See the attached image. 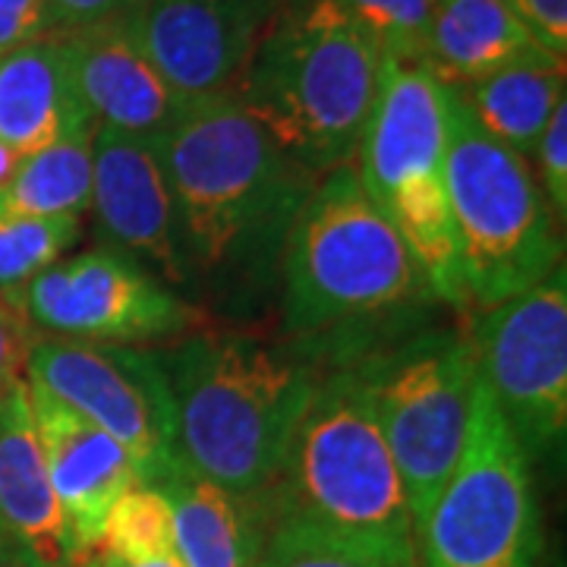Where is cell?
Masks as SVG:
<instances>
[{
    "label": "cell",
    "instance_id": "obj_1",
    "mask_svg": "<svg viewBox=\"0 0 567 567\" xmlns=\"http://www.w3.org/2000/svg\"><path fill=\"white\" fill-rule=\"evenodd\" d=\"M158 145L189 303L218 322L262 319L278 306L284 246L319 177L234 95L193 104Z\"/></svg>",
    "mask_w": 567,
    "mask_h": 567
},
{
    "label": "cell",
    "instance_id": "obj_2",
    "mask_svg": "<svg viewBox=\"0 0 567 567\" xmlns=\"http://www.w3.org/2000/svg\"><path fill=\"white\" fill-rule=\"evenodd\" d=\"M439 297L423 268L369 203L357 167L319 177L284 246L281 338L319 365L344 363L372 341L423 319Z\"/></svg>",
    "mask_w": 567,
    "mask_h": 567
},
{
    "label": "cell",
    "instance_id": "obj_3",
    "mask_svg": "<svg viewBox=\"0 0 567 567\" xmlns=\"http://www.w3.org/2000/svg\"><path fill=\"white\" fill-rule=\"evenodd\" d=\"M177 470L259 505L281 473L322 365L284 338L199 328L158 353Z\"/></svg>",
    "mask_w": 567,
    "mask_h": 567
},
{
    "label": "cell",
    "instance_id": "obj_4",
    "mask_svg": "<svg viewBox=\"0 0 567 567\" xmlns=\"http://www.w3.org/2000/svg\"><path fill=\"white\" fill-rule=\"evenodd\" d=\"M385 61L379 41L331 0H281L230 95L322 177L357 162Z\"/></svg>",
    "mask_w": 567,
    "mask_h": 567
},
{
    "label": "cell",
    "instance_id": "obj_5",
    "mask_svg": "<svg viewBox=\"0 0 567 567\" xmlns=\"http://www.w3.org/2000/svg\"><path fill=\"white\" fill-rule=\"evenodd\" d=\"M259 511L265 524L300 517L420 567L401 473L350 365H322Z\"/></svg>",
    "mask_w": 567,
    "mask_h": 567
},
{
    "label": "cell",
    "instance_id": "obj_6",
    "mask_svg": "<svg viewBox=\"0 0 567 567\" xmlns=\"http://www.w3.org/2000/svg\"><path fill=\"white\" fill-rule=\"evenodd\" d=\"M445 183L466 319L536 287L565 265L561 224L533 164L492 140L451 85Z\"/></svg>",
    "mask_w": 567,
    "mask_h": 567
},
{
    "label": "cell",
    "instance_id": "obj_7",
    "mask_svg": "<svg viewBox=\"0 0 567 567\" xmlns=\"http://www.w3.org/2000/svg\"><path fill=\"white\" fill-rule=\"evenodd\" d=\"M447 85L425 63L385 61L357 148L360 186L423 268L439 303L466 319L445 183Z\"/></svg>",
    "mask_w": 567,
    "mask_h": 567
},
{
    "label": "cell",
    "instance_id": "obj_8",
    "mask_svg": "<svg viewBox=\"0 0 567 567\" xmlns=\"http://www.w3.org/2000/svg\"><path fill=\"white\" fill-rule=\"evenodd\" d=\"M344 365L363 382L404 483L413 533H420L464 445L476 379L470 331L466 324H410L363 347Z\"/></svg>",
    "mask_w": 567,
    "mask_h": 567
},
{
    "label": "cell",
    "instance_id": "obj_9",
    "mask_svg": "<svg viewBox=\"0 0 567 567\" xmlns=\"http://www.w3.org/2000/svg\"><path fill=\"white\" fill-rule=\"evenodd\" d=\"M420 567H539L543 514L533 470L480 372L461 457L416 533Z\"/></svg>",
    "mask_w": 567,
    "mask_h": 567
},
{
    "label": "cell",
    "instance_id": "obj_10",
    "mask_svg": "<svg viewBox=\"0 0 567 567\" xmlns=\"http://www.w3.org/2000/svg\"><path fill=\"white\" fill-rule=\"evenodd\" d=\"M476 372L529 461L565 451L567 271L466 319Z\"/></svg>",
    "mask_w": 567,
    "mask_h": 567
},
{
    "label": "cell",
    "instance_id": "obj_11",
    "mask_svg": "<svg viewBox=\"0 0 567 567\" xmlns=\"http://www.w3.org/2000/svg\"><path fill=\"white\" fill-rule=\"evenodd\" d=\"M25 382L107 432L133 457L142 483L158 486L177 473L174 404L158 353L35 334Z\"/></svg>",
    "mask_w": 567,
    "mask_h": 567
},
{
    "label": "cell",
    "instance_id": "obj_12",
    "mask_svg": "<svg viewBox=\"0 0 567 567\" xmlns=\"http://www.w3.org/2000/svg\"><path fill=\"white\" fill-rule=\"evenodd\" d=\"M20 319L35 331L95 344H171L205 316L114 249H85L48 265L22 290ZM205 328V324H203Z\"/></svg>",
    "mask_w": 567,
    "mask_h": 567
},
{
    "label": "cell",
    "instance_id": "obj_13",
    "mask_svg": "<svg viewBox=\"0 0 567 567\" xmlns=\"http://www.w3.org/2000/svg\"><path fill=\"white\" fill-rule=\"evenodd\" d=\"M281 0H145L133 13L145 54L186 104L224 99L244 76Z\"/></svg>",
    "mask_w": 567,
    "mask_h": 567
},
{
    "label": "cell",
    "instance_id": "obj_14",
    "mask_svg": "<svg viewBox=\"0 0 567 567\" xmlns=\"http://www.w3.org/2000/svg\"><path fill=\"white\" fill-rule=\"evenodd\" d=\"M92 158V212L99 246L140 262L152 278L189 303V284L177 246L174 196L167 186L158 140L95 126Z\"/></svg>",
    "mask_w": 567,
    "mask_h": 567
},
{
    "label": "cell",
    "instance_id": "obj_15",
    "mask_svg": "<svg viewBox=\"0 0 567 567\" xmlns=\"http://www.w3.org/2000/svg\"><path fill=\"white\" fill-rule=\"evenodd\" d=\"M80 102L95 126L162 140L189 114L145 54L133 17L61 32Z\"/></svg>",
    "mask_w": 567,
    "mask_h": 567
},
{
    "label": "cell",
    "instance_id": "obj_16",
    "mask_svg": "<svg viewBox=\"0 0 567 567\" xmlns=\"http://www.w3.org/2000/svg\"><path fill=\"white\" fill-rule=\"evenodd\" d=\"M29 398L48 476L63 514L70 555L66 567H76L99 543L104 514L126 488L142 483V476L133 457L76 410L41 388L29 385Z\"/></svg>",
    "mask_w": 567,
    "mask_h": 567
},
{
    "label": "cell",
    "instance_id": "obj_17",
    "mask_svg": "<svg viewBox=\"0 0 567 567\" xmlns=\"http://www.w3.org/2000/svg\"><path fill=\"white\" fill-rule=\"evenodd\" d=\"M0 527L22 539L48 567L70 561L25 379L0 398Z\"/></svg>",
    "mask_w": 567,
    "mask_h": 567
},
{
    "label": "cell",
    "instance_id": "obj_18",
    "mask_svg": "<svg viewBox=\"0 0 567 567\" xmlns=\"http://www.w3.org/2000/svg\"><path fill=\"white\" fill-rule=\"evenodd\" d=\"M89 123L61 32L0 58V142L22 158Z\"/></svg>",
    "mask_w": 567,
    "mask_h": 567
},
{
    "label": "cell",
    "instance_id": "obj_19",
    "mask_svg": "<svg viewBox=\"0 0 567 567\" xmlns=\"http://www.w3.org/2000/svg\"><path fill=\"white\" fill-rule=\"evenodd\" d=\"M174 520V551L183 567H259L265 517L259 505L177 470L158 483Z\"/></svg>",
    "mask_w": 567,
    "mask_h": 567
},
{
    "label": "cell",
    "instance_id": "obj_20",
    "mask_svg": "<svg viewBox=\"0 0 567 567\" xmlns=\"http://www.w3.org/2000/svg\"><path fill=\"white\" fill-rule=\"evenodd\" d=\"M546 51L505 0H432L425 66L447 85H466L527 54Z\"/></svg>",
    "mask_w": 567,
    "mask_h": 567
},
{
    "label": "cell",
    "instance_id": "obj_21",
    "mask_svg": "<svg viewBox=\"0 0 567 567\" xmlns=\"http://www.w3.org/2000/svg\"><path fill=\"white\" fill-rule=\"evenodd\" d=\"M565 61L548 51H536L483 80L451 89L464 99L470 114L492 140L505 142L529 162L548 117L565 102Z\"/></svg>",
    "mask_w": 567,
    "mask_h": 567
},
{
    "label": "cell",
    "instance_id": "obj_22",
    "mask_svg": "<svg viewBox=\"0 0 567 567\" xmlns=\"http://www.w3.org/2000/svg\"><path fill=\"white\" fill-rule=\"evenodd\" d=\"M92 140L95 123L25 155L13 181L0 189V199L17 212L39 218H82L92 208Z\"/></svg>",
    "mask_w": 567,
    "mask_h": 567
},
{
    "label": "cell",
    "instance_id": "obj_23",
    "mask_svg": "<svg viewBox=\"0 0 567 567\" xmlns=\"http://www.w3.org/2000/svg\"><path fill=\"white\" fill-rule=\"evenodd\" d=\"M82 237V218H39L0 199V303L20 316L22 290Z\"/></svg>",
    "mask_w": 567,
    "mask_h": 567
},
{
    "label": "cell",
    "instance_id": "obj_24",
    "mask_svg": "<svg viewBox=\"0 0 567 567\" xmlns=\"http://www.w3.org/2000/svg\"><path fill=\"white\" fill-rule=\"evenodd\" d=\"M174 551V520L164 492L136 483L104 514L99 543L89 551L95 561H142ZM85 558V561H89Z\"/></svg>",
    "mask_w": 567,
    "mask_h": 567
},
{
    "label": "cell",
    "instance_id": "obj_25",
    "mask_svg": "<svg viewBox=\"0 0 567 567\" xmlns=\"http://www.w3.org/2000/svg\"><path fill=\"white\" fill-rule=\"evenodd\" d=\"M259 567H404L388 551L363 539L341 536L334 529L300 517H275L265 524Z\"/></svg>",
    "mask_w": 567,
    "mask_h": 567
},
{
    "label": "cell",
    "instance_id": "obj_26",
    "mask_svg": "<svg viewBox=\"0 0 567 567\" xmlns=\"http://www.w3.org/2000/svg\"><path fill=\"white\" fill-rule=\"evenodd\" d=\"M357 25H363L385 58L425 63L432 0H331Z\"/></svg>",
    "mask_w": 567,
    "mask_h": 567
},
{
    "label": "cell",
    "instance_id": "obj_27",
    "mask_svg": "<svg viewBox=\"0 0 567 567\" xmlns=\"http://www.w3.org/2000/svg\"><path fill=\"white\" fill-rule=\"evenodd\" d=\"M529 164H533V174L539 181V189L546 196L555 221L561 224L567 212V99L548 117Z\"/></svg>",
    "mask_w": 567,
    "mask_h": 567
},
{
    "label": "cell",
    "instance_id": "obj_28",
    "mask_svg": "<svg viewBox=\"0 0 567 567\" xmlns=\"http://www.w3.org/2000/svg\"><path fill=\"white\" fill-rule=\"evenodd\" d=\"M44 35H54L48 0H0V58Z\"/></svg>",
    "mask_w": 567,
    "mask_h": 567
},
{
    "label": "cell",
    "instance_id": "obj_29",
    "mask_svg": "<svg viewBox=\"0 0 567 567\" xmlns=\"http://www.w3.org/2000/svg\"><path fill=\"white\" fill-rule=\"evenodd\" d=\"M514 17L529 29V35L546 48L548 54H567V0H505Z\"/></svg>",
    "mask_w": 567,
    "mask_h": 567
},
{
    "label": "cell",
    "instance_id": "obj_30",
    "mask_svg": "<svg viewBox=\"0 0 567 567\" xmlns=\"http://www.w3.org/2000/svg\"><path fill=\"white\" fill-rule=\"evenodd\" d=\"M54 32H76L85 25L133 17L145 0H48Z\"/></svg>",
    "mask_w": 567,
    "mask_h": 567
},
{
    "label": "cell",
    "instance_id": "obj_31",
    "mask_svg": "<svg viewBox=\"0 0 567 567\" xmlns=\"http://www.w3.org/2000/svg\"><path fill=\"white\" fill-rule=\"evenodd\" d=\"M32 338V328L0 303V398L25 379V353Z\"/></svg>",
    "mask_w": 567,
    "mask_h": 567
},
{
    "label": "cell",
    "instance_id": "obj_32",
    "mask_svg": "<svg viewBox=\"0 0 567 567\" xmlns=\"http://www.w3.org/2000/svg\"><path fill=\"white\" fill-rule=\"evenodd\" d=\"M0 567H48L32 548L17 539L7 527H0Z\"/></svg>",
    "mask_w": 567,
    "mask_h": 567
},
{
    "label": "cell",
    "instance_id": "obj_33",
    "mask_svg": "<svg viewBox=\"0 0 567 567\" xmlns=\"http://www.w3.org/2000/svg\"><path fill=\"white\" fill-rule=\"evenodd\" d=\"M76 567H183V561L177 558V551H171V555H155V558H142V561H95V558H89Z\"/></svg>",
    "mask_w": 567,
    "mask_h": 567
},
{
    "label": "cell",
    "instance_id": "obj_34",
    "mask_svg": "<svg viewBox=\"0 0 567 567\" xmlns=\"http://www.w3.org/2000/svg\"><path fill=\"white\" fill-rule=\"evenodd\" d=\"M22 155L20 152H13L7 142H0V189L7 186V183L13 181V174H17V167H20Z\"/></svg>",
    "mask_w": 567,
    "mask_h": 567
},
{
    "label": "cell",
    "instance_id": "obj_35",
    "mask_svg": "<svg viewBox=\"0 0 567 567\" xmlns=\"http://www.w3.org/2000/svg\"><path fill=\"white\" fill-rule=\"evenodd\" d=\"M558 567H561V565H558Z\"/></svg>",
    "mask_w": 567,
    "mask_h": 567
}]
</instances>
